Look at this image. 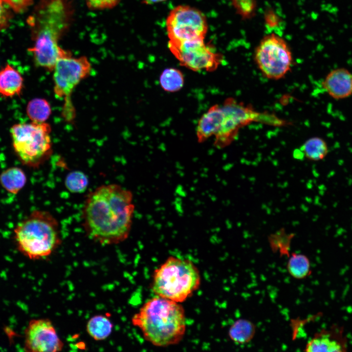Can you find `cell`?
Wrapping results in <instances>:
<instances>
[{"label": "cell", "mask_w": 352, "mask_h": 352, "mask_svg": "<svg viewBox=\"0 0 352 352\" xmlns=\"http://www.w3.org/2000/svg\"><path fill=\"white\" fill-rule=\"evenodd\" d=\"M10 132L14 152L23 165L38 168L51 156V127L48 123H17Z\"/></svg>", "instance_id": "obj_6"}, {"label": "cell", "mask_w": 352, "mask_h": 352, "mask_svg": "<svg viewBox=\"0 0 352 352\" xmlns=\"http://www.w3.org/2000/svg\"><path fill=\"white\" fill-rule=\"evenodd\" d=\"M255 332V326L251 321L245 319H239L231 326L228 335L234 343L245 344L253 339Z\"/></svg>", "instance_id": "obj_18"}, {"label": "cell", "mask_w": 352, "mask_h": 352, "mask_svg": "<svg viewBox=\"0 0 352 352\" xmlns=\"http://www.w3.org/2000/svg\"><path fill=\"white\" fill-rule=\"evenodd\" d=\"M23 87L20 72L9 64L0 69V95L5 97L20 96Z\"/></svg>", "instance_id": "obj_16"}, {"label": "cell", "mask_w": 352, "mask_h": 352, "mask_svg": "<svg viewBox=\"0 0 352 352\" xmlns=\"http://www.w3.org/2000/svg\"><path fill=\"white\" fill-rule=\"evenodd\" d=\"M13 232L18 249L31 260L49 256L61 243L59 222L46 211H33Z\"/></svg>", "instance_id": "obj_4"}, {"label": "cell", "mask_w": 352, "mask_h": 352, "mask_svg": "<svg viewBox=\"0 0 352 352\" xmlns=\"http://www.w3.org/2000/svg\"><path fill=\"white\" fill-rule=\"evenodd\" d=\"M120 0H85L88 8L93 10H103L115 7Z\"/></svg>", "instance_id": "obj_26"}, {"label": "cell", "mask_w": 352, "mask_h": 352, "mask_svg": "<svg viewBox=\"0 0 352 352\" xmlns=\"http://www.w3.org/2000/svg\"><path fill=\"white\" fill-rule=\"evenodd\" d=\"M64 345L53 323L48 319H32L25 329L23 348L26 351L60 352Z\"/></svg>", "instance_id": "obj_12"}, {"label": "cell", "mask_w": 352, "mask_h": 352, "mask_svg": "<svg viewBox=\"0 0 352 352\" xmlns=\"http://www.w3.org/2000/svg\"><path fill=\"white\" fill-rule=\"evenodd\" d=\"M264 21L267 26L273 28L279 25L280 20L273 10L268 9L265 13Z\"/></svg>", "instance_id": "obj_28"}, {"label": "cell", "mask_w": 352, "mask_h": 352, "mask_svg": "<svg viewBox=\"0 0 352 352\" xmlns=\"http://www.w3.org/2000/svg\"><path fill=\"white\" fill-rule=\"evenodd\" d=\"M289 274L294 278L303 279L311 273V265L308 258L304 254L293 253L287 263Z\"/></svg>", "instance_id": "obj_21"}, {"label": "cell", "mask_w": 352, "mask_h": 352, "mask_svg": "<svg viewBox=\"0 0 352 352\" xmlns=\"http://www.w3.org/2000/svg\"><path fill=\"white\" fill-rule=\"evenodd\" d=\"M2 3L0 2V30L6 27L8 25L11 15L4 8Z\"/></svg>", "instance_id": "obj_29"}, {"label": "cell", "mask_w": 352, "mask_h": 352, "mask_svg": "<svg viewBox=\"0 0 352 352\" xmlns=\"http://www.w3.org/2000/svg\"><path fill=\"white\" fill-rule=\"evenodd\" d=\"M91 65L87 58H72L71 55L60 59L53 69L54 91L59 98H63L65 104L63 114L67 120L74 116L70 99L75 87L89 74Z\"/></svg>", "instance_id": "obj_7"}, {"label": "cell", "mask_w": 352, "mask_h": 352, "mask_svg": "<svg viewBox=\"0 0 352 352\" xmlns=\"http://www.w3.org/2000/svg\"><path fill=\"white\" fill-rule=\"evenodd\" d=\"M254 60L265 77L277 80L284 77L290 70L292 56L286 41L271 33L264 36L259 43L254 51Z\"/></svg>", "instance_id": "obj_8"}, {"label": "cell", "mask_w": 352, "mask_h": 352, "mask_svg": "<svg viewBox=\"0 0 352 352\" xmlns=\"http://www.w3.org/2000/svg\"><path fill=\"white\" fill-rule=\"evenodd\" d=\"M166 25L169 42L172 43L204 39L208 30L203 13L185 5L177 6L170 12Z\"/></svg>", "instance_id": "obj_9"}, {"label": "cell", "mask_w": 352, "mask_h": 352, "mask_svg": "<svg viewBox=\"0 0 352 352\" xmlns=\"http://www.w3.org/2000/svg\"><path fill=\"white\" fill-rule=\"evenodd\" d=\"M223 117L221 107L216 104L211 107L198 120L196 134L198 141L202 143L219 131Z\"/></svg>", "instance_id": "obj_15"}, {"label": "cell", "mask_w": 352, "mask_h": 352, "mask_svg": "<svg viewBox=\"0 0 352 352\" xmlns=\"http://www.w3.org/2000/svg\"><path fill=\"white\" fill-rule=\"evenodd\" d=\"M159 83L164 90L171 92H176L183 87V74L178 69L166 68L162 71L160 76Z\"/></svg>", "instance_id": "obj_23"}, {"label": "cell", "mask_w": 352, "mask_h": 352, "mask_svg": "<svg viewBox=\"0 0 352 352\" xmlns=\"http://www.w3.org/2000/svg\"><path fill=\"white\" fill-rule=\"evenodd\" d=\"M200 283L199 270L191 261L171 256L154 271L152 286L156 296L180 303L191 297Z\"/></svg>", "instance_id": "obj_5"}, {"label": "cell", "mask_w": 352, "mask_h": 352, "mask_svg": "<svg viewBox=\"0 0 352 352\" xmlns=\"http://www.w3.org/2000/svg\"><path fill=\"white\" fill-rule=\"evenodd\" d=\"M51 109L44 99L36 98L30 100L26 107V113L31 121L42 123L48 118Z\"/></svg>", "instance_id": "obj_22"}, {"label": "cell", "mask_w": 352, "mask_h": 352, "mask_svg": "<svg viewBox=\"0 0 352 352\" xmlns=\"http://www.w3.org/2000/svg\"><path fill=\"white\" fill-rule=\"evenodd\" d=\"M27 177L22 169L12 167L2 171L0 174V184L8 192L18 194L25 186Z\"/></svg>", "instance_id": "obj_17"}, {"label": "cell", "mask_w": 352, "mask_h": 352, "mask_svg": "<svg viewBox=\"0 0 352 352\" xmlns=\"http://www.w3.org/2000/svg\"><path fill=\"white\" fill-rule=\"evenodd\" d=\"M132 194L116 184L97 187L88 196L83 226L90 239L101 244H117L128 238L134 206Z\"/></svg>", "instance_id": "obj_1"}, {"label": "cell", "mask_w": 352, "mask_h": 352, "mask_svg": "<svg viewBox=\"0 0 352 352\" xmlns=\"http://www.w3.org/2000/svg\"><path fill=\"white\" fill-rule=\"evenodd\" d=\"M294 234L286 233L284 228H281L273 234L269 236V240L271 246L274 247L283 246V248L286 249Z\"/></svg>", "instance_id": "obj_25"}, {"label": "cell", "mask_w": 352, "mask_h": 352, "mask_svg": "<svg viewBox=\"0 0 352 352\" xmlns=\"http://www.w3.org/2000/svg\"><path fill=\"white\" fill-rule=\"evenodd\" d=\"M168 47L181 66L193 71H215L222 64L223 55L206 44L204 39L179 43L168 42Z\"/></svg>", "instance_id": "obj_10"}, {"label": "cell", "mask_w": 352, "mask_h": 352, "mask_svg": "<svg viewBox=\"0 0 352 352\" xmlns=\"http://www.w3.org/2000/svg\"><path fill=\"white\" fill-rule=\"evenodd\" d=\"M88 180L86 175L80 171H73L69 173L65 179L66 188L72 193H82L85 191Z\"/></svg>", "instance_id": "obj_24"}, {"label": "cell", "mask_w": 352, "mask_h": 352, "mask_svg": "<svg viewBox=\"0 0 352 352\" xmlns=\"http://www.w3.org/2000/svg\"><path fill=\"white\" fill-rule=\"evenodd\" d=\"M113 324L106 316L96 315L91 317L86 325L88 335L96 341L107 339L111 333Z\"/></svg>", "instance_id": "obj_19"}, {"label": "cell", "mask_w": 352, "mask_h": 352, "mask_svg": "<svg viewBox=\"0 0 352 352\" xmlns=\"http://www.w3.org/2000/svg\"><path fill=\"white\" fill-rule=\"evenodd\" d=\"M348 349V339L344 327L333 325L315 334L307 343L305 351L308 352H344Z\"/></svg>", "instance_id": "obj_13"}, {"label": "cell", "mask_w": 352, "mask_h": 352, "mask_svg": "<svg viewBox=\"0 0 352 352\" xmlns=\"http://www.w3.org/2000/svg\"><path fill=\"white\" fill-rule=\"evenodd\" d=\"M34 0H0V2L8 5L15 12L23 11L30 5Z\"/></svg>", "instance_id": "obj_27"}, {"label": "cell", "mask_w": 352, "mask_h": 352, "mask_svg": "<svg viewBox=\"0 0 352 352\" xmlns=\"http://www.w3.org/2000/svg\"><path fill=\"white\" fill-rule=\"evenodd\" d=\"M166 0H142V2L146 4H152L160 2Z\"/></svg>", "instance_id": "obj_30"}, {"label": "cell", "mask_w": 352, "mask_h": 352, "mask_svg": "<svg viewBox=\"0 0 352 352\" xmlns=\"http://www.w3.org/2000/svg\"><path fill=\"white\" fill-rule=\"evenodd\" d=\"M223 117L220 128L215 135L214 146L218 149L229 145L235 139L239 130L253 121H262L266 117V114L257 112L251 107L238 103L233 98H228L221 107Z\"/></svg>", "instance_id": "obj_11"}, {"label": "cell", "mask_w": 352, "mask_h": 352, "mask_svg": "<svg viewBox=\"0 0 352 352\" xmlns=\"http://www.w3.org/2000/svg\"><path fill=\"white\" fill-rule=\"evenodd\" d=\"M71 13L67 0H42L34 15L28 19L34 41L28 50L37 66L53 70L60 59L71 55L58 44L68 27Z\"/></svg>", "instance_id": "obj_2"}, {"label": "cell", "mask_w": 352, "mask_h": 352, "mask_svg": "<svg viewBox=\"0 0 352 352\" xmlns=\"http://www.w3.org/2000/svg\"><path fill=\"white\" fill-rule=\"evenodd\" d=\"M304 156L308 159L318 161L324 159L329 153L326 142L319 137H313L308 139L301 148Z\"/></svg>", "instance_id": "obj_20"}, {"label": "cell", "mask_w": 352, "mask_h": 352, "mask_svg": "<svg viewBox=\"0 0 352 352\" xmlns=\"http://www.w3.org/2000/svg\"><path fill=\"white\" fill-rule=\"evenodd\" d=\"M132 322L140 330L146 340L157 347L178 344L186 329L182 306L158 296L146 302L132 316Z\"/></svg>", "instance_id": "obj_3"}, {"label": "cell", "mask_w": 352, "mask_h": 352, "mask_svg": "<svg viewBox=\"0 0 352 352\" xmlns=\"http://www.w3.org/2000/svg\"><path fill=\"white\" fill-rule=\"evenodd\" d=\"M322 86L335 100L348 98L352 95V73L344 67L333 69L326 76Z\"/></svg>", "instance_id": "obj_14"}]
</instances>
